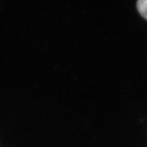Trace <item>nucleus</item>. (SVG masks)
I'll use <instances>...</instances> for the list:
<instances>
[{
    "mask_svg": "<svg viewBox=\"0 0 147 147\" xmlns=\"http://www.w3.org/2000/svg\"><path fill=\"white\" fill-rule=\"evenodd\" d=\"M137 8L140 15L147 20V0H138Z\"/></svg>",
    "mask_w": 147,
    "mask_h": 147,
    "instance_id": "1",
    "label": "nucleus"
}]
</instances>
